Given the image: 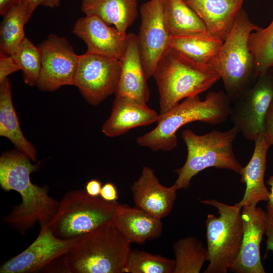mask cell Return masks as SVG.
<instances>
[{
	"instance_id": "7",
	"label": "cell",
	"mask_w": 273,
	"mask_h": 273,
	"mask_svg": "<svg viewBox=\"0 0 273 273\" xmlns=\"http://www.w3.org/2000/svg\"><path fill=\"white\" fill-rule=\"evenodd\" d=\"M119 204L100 196H90L84 190L69 191L60 201L50 225L59 238H76L99 226L112 223Z\"/></svg>"
},
{
	"instance_id": "30",
	"label": "cell",
	"mask_w": 273,
	"mask_h": 273,
	"mask_svg": "<svg viewBox=\"0 0 273 273\" xmlns=\"http://www.w3.org/2000/svg\"><path fill=\"white\" fill-rule=\"evenodd\" d=\"M11 56L22 71L24 82L30 86L36 85L41 69V55L38 47L25 37Z\"/></svg>"
},
{
	"instance_id": "23",
	"label": "cell",
	"mask_w": 273,
	"mask_h": 273,
	"mask_svg": "<svg viewBox=\"0 0 273 273\" xmlns=\"http://www.w3.org/2000/svg\"><path fill=\"white\" fill-rule=\"evenodd\" d=\"M0 135L8 139L17 150L26 154L33 162L36 160L35 147L25 138L21 129L8 78L0 82Z\"/></svg>"
},
{
	"instance_id": "26",
	"label": "cell",
	"mask_w": 273,
	"mask_h": 273,
	"mask_svg": "<svg viewBox=\"0 0 273 273\" xmlns=\"http://www.w3.org/2000/svg\"><path fill=\"white\" fill-rule=\"evenodd\" d=\"M164 16L170 36L207 32L203 21L184 0H164Z\"/></svg>"
},
{
	"instance_id": "21",
	"label": "cell",
	"mask_w": 273,
	"mask_h": 273,
	"mask_svg": "<svg viewBox=\"0 0 273 273\" xmlns=\"http://www.w3.org/2000/svg\"><path fill=\"white\" fill-rule=\"evenodd\" d=\"M112 224L130 243L140 244L159 238L163 228L161 219L136 207L121 204Z\"/></svg>"
},
{
	"instance_id": "22",
	"label": "cell",
	"mask_w": 273,
	"mask_h": 273,
	"mask_svg": "<svg viewBox=\"0 0 273 273\" xmlns=\"http://www.w3.org/2000/svg\"><path fill=\"white\" fill-rule=\"evenodd\" d=\"M81 10L85 15L98 16L125 34L138 17V0H82Z\"/></svg>"
},
{
	"instance_id": "32",
	"label": "cell",
	"mask_w": 273,
	"mask_h": 273,
	"mask_svg": "<svg viewBox=\"0 0 273 273\" xmlns=\"http://www.w3.org/2000/svg\"><path fill=\"white\" fill-rule=\"evenodd\" d=\"M263 135L271 146L273 145V101L265 117Z\"/></svg>"
},
{
	"instance_id": "20",
	"label": "cell",
	"mask_w": 273,
	"mask_h": 273,
	"mask_svg": "<svg viewBox=\"0 0 273 273\" xmlns=\"http://www.w3.org/2000/svg\"><path fill=\"white\" fill-rule=\"evenodd\" d=\"M254 142L252 156L240 173L241 183L246 184L243 197L237 203L242 207L245 205L256 206L260 201H267L270 194L264 178L266 169L267 153L271 145L264 135Z\"/></svg>"
},
{
	"instance_id": "5",
	"label": "cell",
	"mask_w": 273,
	"mask_h": 273,
	"mask_svg": "<svg viewBox=\"0 0 273 273\" xmlns=\"http://www.w3.org/2000/svg\"><path fill=\"white\" fill-rule=\"evenodd\" d=\"M259 26L252 23L242 8L211 65L222 79L231 102L256 80L253 57L249 50L250 33Z\"/></svg>"
},
{
	"instance_id": "33",
	"label": "cell",
	"mask_w": 273,
	"mask_h": 273,
	"mask_svg": "<svg viewBox=\"0 0 273 273\" xmlns=\"http://www.w3.org/2000/svg\"><path fill=\"white\" fill-rule=\"evenodd\" d=\"M100 196L109 202H117L118 199L117 190L111 183H107L102 186Z\"/></svg>"
},
{
	"instance_id": "17",
	"label": "cell",
	"mask_w": 273,
	"mask_h": 273,
	"mask_svg": "<svg viewBox=\"0 0 273 273\" xmlns=\"http://www.w3.org/2000/svg\"><path fill=\"white\" fill-rule=\"evenodd\" d=\"M159 117L160 114L146 104L128 97H115L111 115L102 131L108 137L118 136L134 127L157 122Z\"/></svg>"
},
{
	"instance_id": "28",
	"label": "cell",
	"mask_w": 273,
	"mask_h": 273,
	"mask_svg": "<svg viewBox=\"0 0 273 273\" xmlns=\"http://www.w3.org/2000/svg\"><path fill=\"white\" fill-rule=\"evenodd\" d=\"M248 46L257 79L273 67V19L266 28L259 27L250 33Z\"/></svg>"
},
{
	"instance_id": "13",
	"label": "cell",
	"mask_w": 273,
	"mask_h": 273,
	"mask_svg": "<svg viewBox=\"0 0 273 273\" xmlns=\"http://www.w3.org/2000/svg\"><path fill=\"white\" fill-rule=\"evenodd\" d=\"M40 228L38 236L26 249L2 264L1 273L46 272L78 238H59L54 234L50 224Z\"/></svg>"
},
{
	"instance_id": "2",
	"label": "cell",
	"mask_w": 273,
	"mask_h": 273,
	"mask_svg": "<svg viewBox=\"0 0 273 273\" xmlns=\"http://www.w3.org/2000/svg\"><path fill=\"white\" fill-rule=\"evenodd\" d=\"M130 244L112 223L101 225L79 237L51 272L125 273Z\"/></svg>"
},
{
	"instance_id": "14",
	"label": "cell",
	"mask_w": 273,
	"mask_h": 273,
	"mask_svg": "<svg viewBox=\"0 0 273 273\" xmlns=\"http://www.w3.org/2000/svg\"><path fill=\"white\" fill-rule=\"evenodd\" d=\"M243 235L239 253L229 268L235 273H264L260 244L265 234L266 212L256 206L245 205L241 211Z\"/></svg>"
},
{
	"instance_id": "27",
	"label": "cell",
	"mask_w": 273,
	"mask_h": 273,
	"mask_svg": "<svg viewBox=\"0 0 273 273\" xmlns=\"http://www.w3.org/2000/svg\"><path fill=\"white\" fill-rule=\"evenodd\" d=\"M173 249L175 256L173 273H199L207 261V249L196 238L181 239L174 243Z\"/></svg>"
},
{
	"instance_id": "12",
	"label": "cell",
	"mask_w": 273,
	"mask_h": 273,
	"mask_svg": "<svg viewBox=\"0 0 273 273\" xmlns=\"http://www.w3.org/2000/svg\"><path fill=\"white\" fill-rule=\"evenodd\" d=\"M164 0H149L140 8L138 46L147 78L152 76L161 58L170 48V35L164 16Z\"/></svg>"
},
{
	"instance_id": "4",
	"label": "cell",
	"mask_w": 273,
	"mask_h": 273,
	"mask_svg": "<svg viewBox=\"0 0 273 273\" xmlns=\"http://www.w3.org/2000/svg\"><path fill=\"white\" fill-rule=\"evenodd\" d=\"M159 94L160 114L181 100L208 90L220 78L209 64L200 63L170 48L153 72Z\"/></svg>"
},
{
	"instance_id": "36",
	"label": "cell",
	"mask_w": 273,
	"mask_h": 273,
	"mask_svg": "<svg viewBox=\"0 0 273 273\" xmlns=\"http://www.w3.org/2000/svg\"><path fill=\"white\" fill-rule=\"evenodd\" d=\"M102 188V185L99 180L93 179L87 182L85 190L90 196L96 197L99 196Z\"/></svg>"
},
{
	"instance_id": "8",
	"label": "cell",
	"mask_w": 273,
	"mask_h": 273,
	"mask_svg": "<svg viewBox=\"0 0 273 273\" xmlns=\"http://www.w3.org/2000/svg\"><path fill=\"white\" fill-rule=\"evenodd\" d=\"M215 207L216 217L208 214L205 221L209 264L204 273H226L239 253L243 235L241 210L214 199L201 201Z\"/></svg>"
},
{
	"instance_id": "11",
	"label": "cell",
	"mask_w": 273,
	"mask_h": 273,
	"mask_svg": "<svg viewBox=\"0 0 273 273\" xmlns=\"http://www.w3.org/2000/svg\"><path fill=\"white\" fill-rule=\"evenodd\" d=\"M41 69L36 83L44 92L55 91L62 86H75L79 55L66 38L50 34L38 46Z\"/></svg>"
},
{
	"instance_id": "24",
	"label": "cell",
	"mask_w": 273,
	"mask_h": 273,
	"mask_svg": "<svg viewBox=\"0 0 273 273\" xmlns=\"http://www.w3.org/2000/svg\"><path fill=\"white\" fill-rule=\"evenodd\" d=\"M223 42L220 39L205 32L171 36L169 46L195 62L210 65L218 54Z\"/></svg>"
},
{
	"instance_id": "37",
	"label": "cell",
	"mask_w": 273,
	"mask_h": 273,
	"mask_svg": "<svg viewBox=\"0 0 273 273\" xmlns=\"http://www.w3.org/2000/svg\"><path fill=\"white\" fill-rule=\"evenodd\" d=\"M266 184L270 186V191L266 205L267 213L273 215V175L269 177Z\"/></svg>"
},
{
	"instance_id": "6",
	"label": "cell",
	"mask_w": 273,
	"mask_h": 273,
	"mask_svg": "<svg viewBox=\"0 0 273 273\" xmlns=\"http://www.w3.org/2000/svg\"><path fill=\"white\" fill-rule=\"evenodd\" d=\"M240 133L235 126L224 131L212 130L198 135L190 129L181 134L187 148L184 165L175 170L177 178L174 183L177 190L188 189L192 178L209 168L226 169L240 174L243 166L236 159L233 144Z\"/></svg>"
},
{
	"instance_id": "1",
	"label": "cell",
	"mask_w": 273,
	"mask_h": 273,
	"mask_svg": "<svg viewBox=\"0 0 273 273\" xmlns=\"http://www.w3.org/2000/svg\"><path fill=\"white\" fill-rule=\"evenodd\" d=\"M31 161L18 150L3 153L0 157L2 189L17 192L22 199L3 219L22 235L36 223L40 226L50 224L60 203L49 195L48 186L40 187L31 182V173L38 171L40 166L39 163L34 164Z\"/></svg>"
},
{
	"instance_id": "39",
	"label": "cell",
	"mask_w": 273,
	"mask_h": 273,
	"mask_svg": "<svg viewBox=\"0 0 273 273\" xmlns=\"http://www.w3.org/2000/svg\"><path fill=\"white\" fill-rule=\"evenodd\" d=\"M272 68H273V67H272Z\"/></svg>"
},
{
	"instance_id": "9",
	"label": "cell",
	"mask_w": 273,
	"mask_h": 273,
	"mask_svg": "<svg viewBox=\"0 0 273 273\" xmlns=\"http://www.w3.org/2000/svg\"><path fill=\"white\" fill-rule=\"evenodd\" d=\"M273 101V68L232 102L229 117L244 138L255 141L264 134V122Z\"/></svg>"
},
{
	"instance_id": "35",
	"label": "cell",
	"mask_w": 273,
	"mask_h": 273,
	"mask_svg": "<svg viewBox=\"0 0 273 273\" xmlns=\"http://www.w3.org/2000/svg\"><path fill=\"white\" fill-rule=\"evenodd\" d=\"M34 11L38 6L51 8L59 7L61 0H24Z\"/></svg>"
},
{
	"instance_id": "3",
	"label": "cell",
	"mask_w": 273,
	"mask_h": 273,
	"mask_svg": "<svg viewBox=\"0 0 273 273\" xmlns=\"http://www.w3.org/2000/svg\"><path fill=\"white\" fill-rule=\"evenodd\" d=\"M232 102L222 90L211 92L204 100L198 95L184 99L166 113L160 114L157 125L139 137L141 147L153 151H170L177 145L176 132L183 126L194 121L217 125L226 121Z\"/></svg>"
},
{
	"instance_id": "25",
	"label": "cell",
	"mask_w": 273,
	"mask_h": 273,
	"mask_svg": "<svg viewBox=\"0 0 273 273\" xmlns=\"http://www.w3.org/2000/svg\"><path fill=\"white\" fill-rule=\"evenodd\" d=\"M34 11L19 0L3 16L0 28V52L11 56L26 37L24 27Z\"/></svg>"
},
{
	"instance_id": "16",
	"label": "cell",
	"mask_w": 273,
	"mask_h": 273,
	"mask_svg": "<svg viewBox=\"0 0 273 273\" xmlns=\"http://www.w3.org/2000/svg\"><path fill=\"white\" fill-rule=\"evenodd\" d=\"M131 190L135 207L161 219L172 210L178 190L174 184L170 187L163 186L154 171L144 166Z\"/></svg>"
},
{
	"instance_id": "19",
	"label": "cell",
	"mask_w": 273,
	"mask_h": 273,
	"mask_svg": "<svg viewBox=\"0 0 273 273\" xmlns=\"http://www.w3.org/2000/svg\"><path fill=\"white\" fill-rule=\"evenodd\" d=\"M184 1L203 21L207 32L223 41L243 4V0Z\"/></svg>"
},
{
	"instance_id": "31",
	"label": "cell",
	"mask_w": 273,
	"mask_h": 273,
	"mask_svg": "<svg viewBox=\"0 0 273 273\" xmlns=\"http://www.w3.org/2000/svg\"><path fill=\"white\" fill-rule=\"evenodd\" d=\"M20 70L12 56L0 52V82L11 74Z\"/></svg>"
},
{
	"instance_id": "34",
	"label": "cell",
	"mask_w": 273,
	"mask_h": 273,
	"mask_svg": "<svg viewBox=\"0 0 273 273\" xmlns=\"http://www.w3.org/2000/svg\"><path fill=\"white\" fill-rule=\"evenodd\" d=\"M265 235L266 236V253L268 251L273 252V215L266 214Z\"/></svg>"
},
{
	"instance_id": "29",
	"label": "cell",
	"mask_w": 273,
	"mask_h": 273,
	"mask_svg": "<svg viewBox=\"0 0 273 273\" xmlns=\"http://www.w3.org/2000/svg\"><path fill=\"white\" fill-rule=\"evenodd\" d=\"M175 265V260L134 249L130 250L125 272L173 273Z\"/></svg>"
},
{
	"instance_id": "15",
	"label": "cell",
	"mask_w": 273,
	"mask_h": 273,
	"mask_svg": "<svg viewBox=\"0 0 273 273\" xmlns=\"http://www.w3.org/2000/svg\"><path fill=\"white\" fill-rule=\"evenodd\" d=\"M72 32L86 44V53L120 60L125 52L128 34H122L96 15L78 19Z\"/></svg>"
},
{
	"instance_id": "18",
	"label": "cell",
	"mask_w": 273,
	"mask_h": 273,
	"mask_svg": "<svg viewBox=\"0 0 273 273\" xmlns=\"http://www.w3.org/2000/svg\"><path fill=\"white\" fill-rule=\"evenodd\" d=\"M120 61L121 71L115 97H128L146 104L150 92L135 34H128L126 48Z\"/></svg>"
},
{
	"instance_id": "10",
	"label": "cell",
	"mask_w": 273,
	"mask_h": 273,
	"mask_svg": "<svg viewBox=\"0 0 273 273\" xmlns=\"http://www.w3.org/2000/svg\"><path fill=\"white\" fill-rule=\"evenodd\" d=\"M120 71L119 60L85 52L79 55L75 86L88 104L97 106L115 94Z\"/></svg>"
},
{
	"instance_id": "38",
	"label": "cell",
	"mask_w": 273,
	"mask_h": 273,
	"mask_svg": "<svg viewBox=\"0 0 273 273\" xmlns=\"http://www.w3.org/2000/svg\"><path fill=\"white\" fill-rule=\"evenodd\" d=\"M19 0H0V15L3 16Z\"/></svg>"
}]
</instances>
